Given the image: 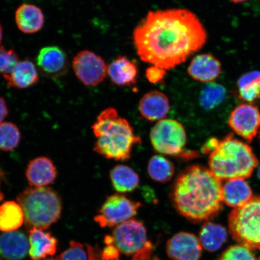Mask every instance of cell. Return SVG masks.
I'll return each mask as SVG.
<instances>
[{
  "label": "cell",
  "instance_id": "1",
  "mask_svg": "<svg viewBox=\"0 0 260 260\" xmlns=\"http://www.w3.org/2000/svg\"><path fill=\"white\" fill-rule=\"evenodd\" d=\"M133 38L141 60L168 71L203 48L207 32L192 12L170 9L149 11L135 28Z\"/></svg>",
  "mask_w": 260,
  "mask_h": 260
},
{
  "label": "cell",
  "instance_id": "2",
  "mask_svg": "<svg viewBox=\"0 0 260 260\" xmlns=\"http://www.w3.org/2000/svg\"><path fill=\"white\" fill-rule=\"evenodd\" d=\"M171 198L181 215L194 223L207 222L222 209V181L209 168L190 166L178 175Z\"/></svg>",
  "mask_w": 260,
  "mask_h": 260
},
{
  "label": "cell",
  "instance_id": "3",
  "mask_svg": "<svg viewBox=\"0 0 260 260\" xmlns=\"http://www.w3.org/2000/svg\"><path fill=\"white\" fill-rule=\"evenodd\" d=\"M92 128L97 139L93 150L107 159L127 161L133 147L141 143L127 120L112 107L101 112Z\"/></svg>",
  "mask_w": 260,
  "mask_h": 260
},
{
  "label": "cell",
  "instance_id": "4",
  "mask_svg": "<svg viewBox=\"0 0 260 260\" xmlns=\"http://www.w3.org/2000/svg\"><path fill=\"white\" fill-rule=\"evenodd\" d=\"M258 165L252 148L232 134L218 140L209 156V170L221 181L245 180L251 176Z\"/></svg>",
  "mask_w": 260,
  "mask_h": 260
},
{
  "label": "cell",
  "instance_id": "5",
  "mask_svg": "<svg viewBox=\"0 0 260 260\" xmlns=\"http://www.w3.org/2000/svg\"><path fill=\"white\" fill-rule=\"evenodd\" d=\"M29 230H46L60 218L62 204L59 195L48 187H28L16 198Z\"/></svg>",
  "mask_w": 260,
  "mask_h": 260
},
{
  "label": "cell",
  "instance_id": "6",
  "mask_svg": "<svg viewBox=\"0 0 260 260\" xmlns=\"http://www.w3.org/2000/svg\"><path fill=\"white\" fill-rule=\"evenodd\" d=\"M233 238L251 250H260V195L235 208L229 216Z\"/></svg>",
  "mask_w": 260,
  "mask_h": 260
},
{
  "label": "cell",
  "instance_id": "7",
  "mask_svg": "<svg viewBox=\"0 0 260 260\" xmlns=\"http://www.w3.org/2000/svg\"><path fill=\"white\" fill-rule=\"evenodd\" d=\"M150 140L155 150L161 154L184 158L198 156V152L186 150V129L176 120L164 119L158 121L151 130Z\"/></svg>",
  "mask_w": 260,
  "mask_h": 260
},
{
  "label": "cell",
  "instance_id": "8",
  "mask_svg": "<svg viewBox=\"0 0 260 260\" xmlns=\"http://www.w3.org/2000/svg\"><path fill=\"white\" fill-rule=\"evenodd\" d=\"M114 245L126 255H138L151 246L147 232L141 221L129 219L116 226L112 233Z\"/></svg>",
  "mask_w": 260,
  "mask_h": 260
},
{
  "label": "cell",
  "instance_id": "9",
  "mask_svg": "<svg viewBox=\"0 0 260 260\" xmlns=\"http://www.w3.org/2000/svg\"><path fill=\"white\" fill-rule=\"evenodd\" d=\"M142 205L125 195L115 194L107 198L94 220L100 226L113 227L133 219Z\"/></svg>",
  "mask_w": 260,
  "mask_h": 260
},
{
  "label": "cell",
  "instance_id": "10",
  "mask_svg": "<svg viewBox=\"0 0 260 260\" xmlns=\"http://www.w3.org/2000/svg\"><path fill=\"white\" fill-rule=\"evenodd\" d=\"M73 68L77 79L87 86H96L108 76L106 61L92 51L83 50L74 57Z\"/></svg>",
  "mask_w": 260,
  "mask_h": 260
},
{
  "label": "cell",
  "instance_id": "11",
  "mask_svg": "<svg viewBox=\"0 0 260 260\" xmlns=\"http://www.w3.org/2000/svg\"><path fill=\"white\" fill-rule=\"evenodd\" d=\"M229 124L236 134L251 142L259 133V110L251 103L241 104L231 113Z\"/></svg>",
  "mask_w": 260,
  "mask_h": 260
},
{
  "label": "cell",
  "instance_id": "12",
  "mask_svg": "<svg viewBox=\"0 0 260 260\" xmlns=\"http://www.w3.org/2000/svg\"><path fill=\"white\" fill-rule=\"evenodd\" d=\"M202 248L198 237L187 232L175 234L167 244V254L172 260H200Z\"/></svg>",
  "mask_w": 260,
  "mask_h": 260
},
{
  "label": "cell",
  "instance_id": "13",
  "mask_svg": "<svg viewBox=\"0 0 260 260\" xmlns=\"http://www.w3.org/2000/svg\"><path fill=\"white\" fill-rule=\"evenodd\" d=\"M38 69L44 76L58 79L68 72L69 63L66 53L57 46L42 49L37 58Z\"/></svg>",
  "mask_w": 260,
  "mask_h": 260
},
{
  "label": "cell",
  "instance_id": "14",
  "mask_svg": "<svg viewBox=\"0 0 260 260\" xmlns=\"http://www.w3.org/2000/svg\"><path fill=\"white\" fill-rule=\"evenodd\" d=\"M222 69V64L216 57L210 54H201L191 60L187 73L194 80L209 83L220 76Z\"/></svg>",
  "mask_w": 260,
  "mask_h": 260
},
{
  "label": "cell",
  "instance_id": "15",
  "mask_svg": "<svg viewBox=\"0 0 260 260\" xmlns=\"http://www.w3.org/2000/svg\"><path fill=\"white\" fill-rule=\"evenodd\" d=\"M170 109L168 96L158 90L145 93L139 102V112L149 121H160L165 119Z\"/></svg>",
  "mask_w": 260,
  "mask_h": 260
},
{
  "label": "cell",
  "instance_id": "16",
  "mask_svg": "<svg viewBox=\"0 0 260 260\" xmlns=\"http://www.w3.org/2000/svg\"><path fill=\"white\" fill-rule=\"evenodd\" d=\"M25 175L31 187H44L56 180L57 170L51 159L40 157L29 162Z\"/></svg>",
  "mask_w": 260,
  "mask_h": 260
},
{
  "label": "cell",
  "instance_id": "17",
  "mask_svg": "<svg viewBox=\"0 0 260 260\" xmlns=\"http://www.w3.org/2000/svg\"><path fill=\"white\" fill-rule=\"evenodd\" d=\"M107 74L115 85L130 87L137 83L138 68L135 61L120 56L109 65Z\"/></svg>",
  "mask_w": 260,
  "mask_h": 260
},
{
  "label": "cell",
  "instance_id": "18",
  "mask_svg": "<svg viewBox=\"0 0 260 260\" xmlns=\"http://www.w3.org/2000/svg\"><path fill=\"white\" fill-rule=\"evenodd\" d=\"M29 251V243L24 233L15 232L0 235V255L6 260H21Z\"/></svg>",
  "mask_w": 260,
  "mask_h": 260
},
{
  "label": "cell",
  "instance_id": "19",
  "mask_svg": "<svg viewBox=\"0 0 260 260\" xmlns=\"http://www.w3.org/2000/svg\"><path fill=\"white\" fill-rule=\"evenodd\" d=\"M29 255L31 260H43L56 252L57 240L40 229L29 230Z\"/></svg>",
  "mask_w": 260,
  "mask_h": 260
},
{
  "label": "cell",
  "instance_id": "20",
  "mask_svg": "<svg viewBox=\"0 0 260 260\" xmlns=\"http://www.w3.org/2000/svg\"><path fill=\"white\" fill-rule=\"evenodd\" d=\"M3 77L10 87L17 89H27L38 84L40 77L37 68L29 59L19 61L14 70Z\"/></svg>",
  "mask_w": 260,
  "mask_h": 260
},
{
  "label": "cell",
  "instance_id": "21",
  "mask_svg": "<svg viewBox=\"0 0 260 260\" xmlns=\"http://www.w3.org/2000/svg\"><path fill=\"white\" fill-rule=\"evenodd\" d=\"M15 21L19 30L24 34H35L44 27V15L37 6L23 4L16 11Z\"/></svg>",
  "mask_w": 260,
  "mask_h": 260
},
{
  "label": "cell",
  "instance_id": "22",
  "mask_svg": "<svg viewBox=\"0 0 260 260\" xmlns=\"http://www.w3.org/2000/svg\"><path fill=\"white\" fill-rule=\"evenodd\" d=\"M252 197V188L244 179H233L222 184V199L228 206L235 209L242 206Z\"/></svg>",
  "mask_w": 260,
  "mask_h": 260
},
{
  "label": "cell",
  "instance_id": "23",
  "mask_svg": "<svg viewBox=\"0 0 260 260\" xmlns=\"http://www.w3.org/2000/svg\"><path fill=\"white\" fill-rule=\"evenodd\" d=\"M228 239L225 227L220 224L207 221L201 227L199 237L201 246L209 252H215L223 245Z\"/></svg>",
  "mask_w": 260,
  "mask_h": 260
},
{
  "label": "cell",
  "instance_id": "24",
  "mask_svg": "<svg viewBox=\"0 0 260 260\" xmlns=\"http://www.w3.org/2000/svg\"><path fill=\"white\" fill-rule=\"evenodd\" d=\"M112 186L118 192H132L139 186V175L132 168L125 165L114 167L110 174Z\"/></svg>",
  "mask_w": 260,
  "mask_h": 260
},
{
  "label": "cell",
  "instance_id": "25",
  "mask_svg": "<svg viewBox=\"0 0 260 260\" xmlns=\"http://www.w3.org/2000/svg\"><path fill=\"white\" fill-rule=\"evenodd\" d=\"M24 222L23 211L17 202L6 201L0 206V231L4 233L15 232Z\"/></svg>",
  "mask_w": 260,
  "mask_h": 260
},
{
  "label": "cell",
  "instance_id": "26",
  "mask_svg": "<svg viewBox=\"0 0 260 260\" xmlns=\"http://www.w3.org/2000/svg\"><path fill=\"white\" fill-rule=\"evenodd\" d=\"M237 93L240 100L251 103L260 99V71L244 74L237 82Z\"/></svg>",
  "mask_w": 260,
  "mask_h": 260
},
{
  "label": "cell",
  "instance_id": "27",
  "mask_svg": "<svg viewBox=\"0 0 260 260\" xmlns=\"http://www.w3.org/2000/svg\"><path fill=\"white\" fill-rule=\"evenodd\" d=\"M148 172L152 180L165 183L173 177L174 165L164 156L155 155L152 156L149 161Z\"/></svg>",
  "mask_w": 260,
  "mask_h": 260
},
{
  "label": "cell",
  "instance_id": "28",
  "mask_svg": "<svg viewBox=\"0 0 260 260\" xmlns=\"http://www.w3.org/2000/svg\"><path fill=\"white\" fill-rule=\"evenodd\" d=\"M226 97L225 87L219 83H207L201 91L200 104L206 110L215 109L222 104Z\"/></svg>",
  "mask_w": 260,
  "mask_h": 260
},
{
  "label": "cell",
  "instance_id": "29",
  "mask_svg": "<svg viewBox=\"0 0 260 260\" xmlns=\"http://www.w3.org/2000/svg\"><path fill=\"white\" fill-rule=\"evenodd\" d=\"M21 141V133L18 126L11 122L0 123V149L14 150Z\"/></svg>",
  "mask_w": 260,
  "mask_h": 260
},
{
  "label": "cell",
  "instance_id": "30",
  "mask_svg": "<svg viewBox=\"0 0 260 260\" xmlns=\"http://www.w3.org/2000/svg\"><path fill=\"white\" fill-rule=\"evenodd\" d=\"M219 260H256L252 250L242 245L231 246L222 254Z\"/></svg>",
  "mask_w": 260,
  "mask_h": 260
},
{
  "label": "cell",
  "instance_id": "31",
  "mask_svg": "<svg viewBox=\"0 0 260 260\" xmlns=\"http://www.w3.org/2000/svg\"><path fill=\"white\" fill-rule=\"evenodd\" d=\"M19 62V57L14 50L0 47V74L11 73Z\"/></svg>",
  "mask_w": 260,
  "mask_h": 260
},
{
  "label": "cell",
  "instance_id": "32",
  "mask_svg": "<svg viewBox=\"0 0 260 260\" xmlns=\"http://www.w3.org/2000/svg\"><path fill=\"white\" fill-rule=\"evenodd\" d=\"M57 260H89V254L82 244L71 242L69 248L61 253L57 257Z\"/></svg>",
  "mask_w": 260,
  "mask_h": 260
},
{
  "label": "cell",
  "instance_id": "33",
  "mask_svg": "<svg viewBox=\"0 0 260 260\" xmlns=\"http://www.w3.org/2000/svg\"><path fill=\"white\" fill-rule=\"evenodd\" d=\"M166 75H167V71L154 65H151L146 71V79L152 84L164 83Z\"/></svg>",
  "mask_w": 260,
  "mask_h": 260
},
{
  "label": "cell",
  "instance_id": "34",
  "mask_svg": "<svg viewBox=\"0 0 260 260\" xmlns=\"http://www.w3.org/2000/svg\"><path fill=\"white\" fill-rule=\"evenodd\" d=\"M119 253V250L113 243L109 244V245H106L103 250L101 258L102 260H118Z\"/></svg>",
  "mask_w": 260,
  "mask_h": 260
},
{
  "label": "cell",
  "instance_id": "35",
  "mask_svg": "<svg viewBox=\"0 0 260 260\" xmlns=\"http://www.w3.org/2000/svg\"><path fill=\"white\" fill-rule=\"evenodd\" d=\"M8 109L5 100L0 96V123L3 122L8 115Z\"/></svg>",
  "mask_w": 260,
  "mask_h": 260
},
{
  "label": "cell",
  "instance_id": "36",
  "mask_svg": "<svg viewBox=\"0 0 260 260\" xmlns=\"http://www.w3.org/2000/svg\"><path fill=\"white\" fill-rule=\"evenodd\" d=\"M86 248L89 254V260H99L96 257L95 250H94L92 246L87 245Z\"/></svg>",
  "mask_w": 260,
  "mask_h": 260
},
{
  "label": "cell",
  "instance_id": "37",
  "mask_svg": "<svg viewBox=\"0 0 260 260\" xmlns=\"http://www.w3.org/2000/svg\"><path fill=\"white\" fill-rule=\"evenodd\" d=\"M2 174L3 173L2 172V171L1 170H0V178H1ZM3 198H4V194H3L1 189H0V202H1V201L3 200Z\"/></svg>",
  "mask_w": 260,
  "mask_h": 260
},
{
  "label": "cell",
  "instance_id": "38",
  "mask_svg": "<svg viewBox=\"0 0 260 260\" xmlns=\"http://www.w3.org/2000/svg\"><path fill=\"white\" fill-rule=\"evenodd\" d=\"M3 28L1 24H0V44L2 43V41L3 40Z\"/></svg>",
  "mask_w": 260,
  "mask_h": 260
},
{
  "label": "cell",
  "instance_id": "39",
  "mask_svg": "<svg viewBox=\"0 0 260 260\" xmlns=\"http://www.w3.org/2000/svg\"><path fill=\"white\" fill-rule=\"evenodd\" d=\"M230 1L235 3H241L248 1V0H230Z\"/></svg>",
  "mask_w": 260,
  "mask_h": 260
},
{
  "label": "cell",
  "instance_id": "40",
  "mask_svg": "<svg viewBox=\"0 0 260 260\" xmlns=\"http://www.w3.org/2000/svg\"><path fill=\"white\" fill-rule=\"evenodd\" d=\"M257 174H258V177H259V178L260 179V166H259V168H258V170Z\"/></svg>",
  "mask_w": 260,
  "mask_h": 260
},
{
  "label": "cell",
  "instance_id": "41",
  "mask_svg": "<svg viewBox=\"0 0 260 260\" xmlns=\"http://www.w3.org/2000/svg\"><path fill=\"white\" fill-rule=\"evenodd\" d=\"M43 260H57V258H46V259H43Z\"/></svg>",
  "mask_w": 260,
  "mask_h": 260
},
{
  "label": "cell",
  "instance_id": "42",
  "mask_svg": "<svg viewBox=\"0 0 260 260\" xmlns=\"http://www.w3.org/2000/svg\"><path fill=\"white\" fill-rule=\"evenodd\" d=\"M258 260H260V257L258 258Z\"/></svg>",
  "mask_w": 260,
  "mask_h": 260
},
{
  "label": "cell",
  "instance_id": "43",
  "mask_svg": "<svg viewBox=\"0 0 260 260\" xmlns=\"http://www.w3.org/2000/svg\"><path fill=\"white\" fill-rule=\"evenodd\" d=\"M0 260H1V259H0Z\"/></svg>",
  "mask_w": 260,
  "mask_h": 260
}]
</instances>
